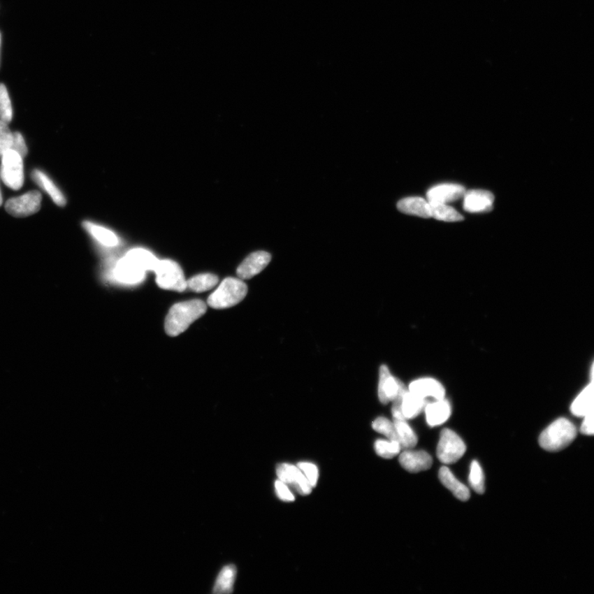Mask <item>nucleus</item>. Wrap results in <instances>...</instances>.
Returning <instances> with one entry per match:
<instances>
[{
  "instance_id": "obj_1",
  "label": "nucleus",
  "mask_w": 594,
  "mask_h": 594,
  "mask_svg": "<svg viewBox=\"0 0 594 594\" xmlns=\"http://www.w3.org/2000/svg\"><path fill=\"white\" fill-rule=\"evenodd\" d=\"M205 312L207 305L201 300H191L173 305L164 324L167 335L171 337L181 335Z\"/></svg>"
},
{
  "instance_id": "obj_2",
  "label": "nucleus",
  "mask_w": 594,
  "mask_h": 594,
  "mask_svg": "<svg viewBox=\"0 0 594 594\" xmlns=\"http://www.w3.org/2000/svg\"><path fill=\"white\" fill-rule=\"evenodd\" d=\"M577 437L574 423L565 418L556 419L544 430L539 437V444L544 450L556 452L566 449Z\"/></svg>"
},
{
  "instance_id": "obj_3",
  "label": "nucleus",
  "mask_w": 594,
  "mask_h": 594,
  "mask_svg": "<svg viewBox=\"0 0 594 594\" xmlns=\"http://www.w3.org/2000/svg\"><path fill=\"white\" fill-rule=\"evenodd\" d=\"M248 294V287L241 280L228 277L209 296L208 303L214 309H226L239 304Z\"/></svg>"
},
{
  "instance_id": "obj_4",
  "label": "nucleus",
  "mask_w": 594,
  "mask_h": 594,
  "mask_svg": "<svg viewBox=\"0 0 594 594\" xmlns=\"http://www.w3.org/2000/svg\"><path fill=\"white\" fill-rule=\"evenodd\" d=\"M161 289L176 291L187 290V281L180 264L173 260H158L153 270Z\"/></svg>"
},
{
  "instance_id": "obj_5",
  "label": "nucleus",
  "mask_w": 594,
  "mask_h": 594,
  "mask_svg": "<svg viewBox=\"0 0 594 594\" xmlns=\"http://www.w3.org/2000/svg\"><path fill=\"white\" fill-rule=\"evenodd\" d=\"M467 451L465 442L451 429L445 428L441 432L437 447V456L441 463L454 464L463 458Z\"/></svg>"
},
{
  "instance_id": "obj_6",
  "label": "nucleus",
  "mask_w": 594,
  "mask_h": 594,
  "mask_svg": "<svg viewBox=\"0 0 594 594\" xmlns=\"http://www.w3.org/2000/svg\"><path fill=\"white\" fill-rule=\"evenodd\" d=\"M1 157L0 175L4 184L13 190L20 189L24 182L22 158L13 150H8Z\"/></svg>"
},
{
  "instance_id": "obj_7",
  "label": "nucleus",
  "mask_w": 594,
  "mask_h": 594,
  "mask_svg": "<svg viewBox=\"0 0 594 594\" xmlns=\"http://www.w3.org/2000/svg\"><path fill=\"white\" fill-rule=\"evenodd\" d=\"M42 203V194L31 191L17 198L9 199L6 205L8 213L15 217H24L38 212Z\"/></svg>"
},
{
  "instance_id": "obj_8",
  "label": "nucleus",
  "mask_w": 594,
  "mask_h": 594,
  "mask_svg": "<svg viewBox=\"0 0 594 594\" xmlns=\"http://www.w3.org/2000/svg\"><path fill=\"white\" fill-rule=\"evenodd\" d=\"M277 475L278 479L294 488L300 495H308L312 491V486L297 465L280 464L277 467Z\"/></svg>"
},
{
  "instance_id": "obj_9",
  "label": "nucleus",
  "mask_w": 594,
  "mask_h": 594,
  "mask_svg": "<svg viewBox=\"0 0 594 594\" xmlns=\"http://www.w3.org/2000/svg\"><path fill=\"white\" fill-rule=\"evenodd\" d=\"M405 386L398 379L393 377L387 365H382L379 375L378 397L382 404L394 401Z\"/></svg>"
},
{
  "instance_id": "obj_10",
  "label": "nucleus",
  "mask_w": 594,
  "mask_h": 594,
  "mask_svg": "<svg viewBox=\"0 0 594 594\" xmlns=\"http://www.w3.org/2000/svg\"><path fill=\"white\" fill-rule=\"evenodd\" d=\"M272 259L270 254L265 251L252 253L237 268V275L241 280H250L266 268Z\"/></svg>"
},
{
  "instance_id": "obj_11",
  "label": "nucleus",
  "mask_w": 594,
  "mask_h": 594,
  "mask_svg": "<svg viewBox=\"0 0 594 594\" xmlns=\"http://www.w3.org/2000/svg\"><path fill=\"white\" fill-rule=\"evenodd\" d=\"M408 391L425 400H442L446 396L444 386L440 381L431 377L419 378L413 381L410 384Z\"/></svg>"
},
{
  "instance_id": "obj_12",
  "label": "nucleus",
  "mask_w": 594,
  "mask_h": 594,
  "mask_svg": "<svg viewBox=\"0 0 594 594\" xmlns=\"http://www.w3.org/2000/svg\"><path fill=\"white\" fill-rule=\"evenodd\" d=\"M463 198L465 211L472 213L491 212L495 202V196L486 190L465 191Z\"/></svg>"
},
{
  "instance_id": "obj_13",
  "label": "nucleus",
  "mask_w": 594,
  "mask_h": 594,
  "mask_svg": "<svg viewBox=\"0 0 594 594\" xmlns=\"http://www.w3.org/2000/svg\"><path fill=\"white\" fill-rule=\"evenodd\" d=\"M401 467L410 473H419L430 469L433 458L424 451L405 450L399 458Z\"/></svg>"
},
{
  "instance_id": "obj_14",
  "label": "nucleus",
  "mask_w": 594,
  "mask_h": 594,
  "mask_svg": "<svg viewBox=\"0 0 594 594\" xmlns=\"http://www.w3.org/2000/svg\"><path fill=\"white\" fill-rule=\"evenodd\" d=\"M465 189L463 186L444 184L434 186L428 191L427 200L430 203H449L463 198Z\"/></svg>"
},
{
  "instance_id": "obj_15",
  "label": "nucleus",
  "mask_w": 594,
  "mask_h": 594,
  "mask_svg": "<svg viewBox=\"0 0 594 594\" xmlns=\"http://www.w3.org/2000/svg\"><path fill=\"white\" fill-rule=\"evenodd\" d=\"M424 410L427 423L430 427H437L444 423L451 414L450 402L445 398L435 400L432 403L427 404Z\"/></svg>"
},
{
  "instance_id": "obj_16",
  "label": "nucleus",
  "mask_w": 594,
  "mask_h": 594,
  "mask_svg": "<svg viewBox=\"0 0 594 594\" xmlns=\"http://www.w3.org/2000/svg\"><path fill=\"white\" fill-rule=\"evenodd\" d=\"M145 271L138 264L127 257L118 262L115 268V275L119 281L126 283L139 282L145 276Z\"/></svg>"
},
{
  "instance_id": "obj_17",
  "label": "nucleus",
  "mask_w": 594,
  "mask_h": 594,
  "mask_svg": "<svg viewBox=\"0 0 594 594\" xmlns=\"http://www.w3.org/2000/svg\"><path fill=\"white\" fill-rule=\"evenodd\" d=\"M398 209L401 212L412 216L422 218H430V205L427 199L419 198V196H410L402 199L398 203Z\"/></svg>"
},
{
  "instance_id": "obj_18",
  "label": "nucleus",
  "mask_w": 594,
  "mask_h": 594,
  "mask_svg": "<svg viewBox=\"0 0 594 594\" xmlns=\"http://www.w3.org/2000/svg\"><path fill=\"white\" fill-rule=\"evenodd\" d=\"M441 483L449 490L456 498L461 501H468L470 497L469 488L456 478L449 468L442 467L438 473Z\"/></svg>"
},
{
  "instance_id": "obj_19",
  "label": "nucleus",
  "mask_w": 594,
  "mask_h": 594,
  "mask_svg": "<svg viewBox=\"0 0 594 594\" xmlns=\"http://www.w3.org/2000/svg\"><path fill=\"white\" fill-rule=\"evenodd\" d=\"M593 379L584 388L570 406V411L577 417H584L593 410Z\"/></svg>"
},
{
  "instance_id": "obj_20",
  "label": "nucleus",
  "mask_w": 594,
  "mask_h": 594,
  "mask_svg": "<svg viewBox=\"0 0 594 594\" xmlns=\"http://www.w3.org/2000/svg\"><path fill=\"white\" fill-rule=\"evenodd\" d=\"M33 180L41 189L45 191L53 202L59 207H64L66 204L65 196L62 194L61 190L58 189L56 184L52 181L47 175L41 171L35 170L33 172Z\"/></svg>"
},
{
  "instance_id": "obj_21",
  "label": "nucleus",
  "mask_w": 594,
  "mask_h": 594,
  "mask_svg": "<svg viewBox=\"0 0 594 594\" xmlns=\"http://www.w3.org/2000/svg\"><path fill=\"white\" fill-rule=\"evenodd\" d=\"M426 400L414 393L406 391L402 397L400 408L406 419H412L422 412L427 404Z\"/></svg>"
},
{
  "instance_id": "obj_22",
  "label": "nucleus",
  "mask_w": 594,
  "mask_h": 594,
  "mask_svg": "<svg viewBox=\"0 0 594 594\" xmlns=\"http://www.w3.org/2000/svg\"><path fill=\"white\" fill-rule=\"evenodd\" d=\"M401 449H412L417 445L418 437L406 419L393 420Z\"/></svg>"
},
{
  "instance_id": "obj_23",
  "label": "nucleus",
  "mask_w": 594,
  "mask_h": 594,
  "mask_svg": "<svg viewBox=\"0 0 594 594\" xmlns=\"http://www.w3.org/2000/svg\"><path fill=\"white\" fill-rule=\"evenodd\" d=\"M237 570L236 566L228 565L224 567L219 574L216 584H215V593H230L233 591Z\"/></svg>"
},
{
  "instance_id": "obj_24",
  "label": "nucleus",
  "mask_w": 594,
  "mask_h": 594,
  "mask_svg": "<svg viewBox=\"0 0 594 594\" xmlns=\"http://www.w3.org/2000/svg\"><path fill=\"white\" fill-rule=\"evenodd\" d=\"M431 217L438 221L447 222H456L464 220L463 215H461L456 209L446 203H430Z\"/></svg>"
},
{
  "instance_id": "obj_25",
  "label": "nucleus",
  "mask_w": 594,
  "mask_h": 594,
  "mask_svg": "<svg viewBox=\"0 0 594 594\" xmlns=\"http://www.w3.org/2000/svg\"><path fill=\"white\" fill-rule=\"evenodd\" d=\"M85 230L103 245L113 247L118 245L117 236L106 228L96 226L95 224L85 222L83 224Z\"/></svg>"
},
{
  "instance_id": "obj_26",
  "label": "nucleus",
  "mask_w": 594,
  "mask_h": 594,
  "mask_svg": "<svg viewBox=\"0 0 594 594\" xmlns=\"http://www.w3.org/2000/svg\"><path fill=\"white\" fill-rule=\"evenodd\" d=\"M219 278L212 273L199 274L187 281V289L195 292H203L211 290L217 285Z\"/></svg>"
},
{
  "instance_id": "obj_27",
  "label": "nucleus",
  "mask_w": 594,
  "mask_h": 594,
  "mask_svg": "<svg viewBox=\"0 0 594 594\" xmlns=\"http://www.w3.org/2000/svg\"><path fill=\"white\" fill-rule=\"evenodd\" d=\"M126 257L138 264L145 271L154 270L155 265L158 262V259L155 258L152 253L144 249H132L126 254Z\"/></svg>"
},
{
  "instance_id": "obj_28",
  "label": "nucleus",
  "mask_w": 594,
  "mask_h": 594,
  "mask_svg": "<svg viewBox=\"0 0 594 594\" xmlns=\"http://www.w3.org/2000/svg\"><path fill=\"white\" fill-rule=\"evenodd\" d=\"M375 451L381 458L391 459L400 454L401 447L397 441L390 440H379L375 442Z\"/></svg>"
},
{
  "instance_id": "obj_29",
  "label": "nucleus",
  "mask_w": 594,
  "mask_h": 594,
  "mask_svg": "<svg viewBox=\"0 0 594 594\" xmlns=\"http://www.w3.org/2000/svg\"><path fill=\"white\" fill-rule=\"evenodd\" d=\"M469 481L470 486L479 495H482L486 491L483 470L477 461H473L470 465Z\"/></svg>"
},
{
  "instance_id": "obj_30",
  "label": "nucleus",
  "mask_w": 594,
  "mask_h": 594,
  "mask_svg": "<svg viewBox=\"0 0 594 594\" xmlns=\"http://www.w3.org/2000/svg\"><path fill=\"white\" fill-rule=\"evenodd\" d=\"M372 428L375 431L386 436L387 440L398 442L395 424L390 419L385 417H379L376 420H374Z\"/></svg>"
},
{
  "instance_id": "obj_31",
  "label": "nucleus",
  "mask_w": 594,
  "mask_h": 594,
  "mask_svg": "<svg viewBox=\"0 0 594 594\" xmlns=\"http://www.w3.org/2000/svg\"><path fill=\"white\" fill-rule=\"evenodd\" d=\"M13 118V108L10 98L6 87L0 84V121L9 123Z\"/></svg>"
},
{
  "instance_id": "obj_32",
  "label": "nucleus",
  "mask_w": 594,
  "mask_h": 594,
  "mask_svg": "<svg viewBox=\"0 0 594 594\" xmlns=\"http://www.w3.org/2000/svg\"><path fill=\"white\" fill-rule=\"evenodd\" d=\"M13 133L9 130L7 123L0 121V155L11 150Z\"/></svg>"
},
{
  "instance_id": "obj_33",
  "label": "nucleus",
  "mask_w": 594,
  "mask_h": 594,
  "mask_svg": "<svg viewBox=\"0 0 594 594\" xmlns=\"http://www.w3.org/2000/svg\"><path fill=\"white\" fill-rule=\"evenodd\" d=\"M297 467L303 472L306 479H308L312 488L317 486L319 479V470L317 465L310 463H299Z\"/></svg>"
},
{
  "instance_id": "obj_34",
  "label": "nucleus",
  "mask_w": 594,
  "mask_h": 594,
  "mask_svg": "<svg viewBox=\"0 0 594 594\" xmlns=\"http://www.w3.org/2000/svg\"><path fill=\"white\" fill-rule=\"evenodd\" d=\"M275 491L277 497L280 498L281 500L285 502H292L295 500V496L290 491L289 486H287L285 483L281 481L280 479H277L275 482Z\"/></svg>"
},
{
  "instance_id": "obj_35",
  "label": "nucleus",
  "mask_w": 594,
  "mask_h": 594,
  "mask_svg": "<svg viewBox=\"0 0 594 594\" xmlns=\"http://www.w3.org/2000/svg\"><path fill=\"white\" fill-rule=\"evenodd\" d=\"M11 150H15L20 157L24 159L27 154V148L24 139V137L20 132L13 133V145Z\"/></svg>"
},
{
  "instance_id": "obj_36",
  "label": "nucleus",
  "mask_w": 594,
  "mask_h": 594,
  "mask_svg": "<svg viewBox=\"0 0 594 594\" xmlns=\"http://www.w3.org/2000/svg\"><path fill=\"white\" fill-rule=\"evenodd\" d=\"M583 418L584 420L581 428H580V432H581L584 435H593V410L587 414L586 416H584Z\"/></svg>"
}]
</instances>
